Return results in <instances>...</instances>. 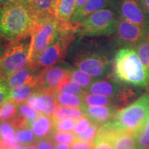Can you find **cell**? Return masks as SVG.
I'll use <instances>...</instances> for the list:
<instances>
[{
	"mask_svg": "<svg viewBox=\"0 0 149 149\" xmlns=\"http://www.w3.org/2000/svg\"><path fill=\"white\" fill-rule=\"evenodd\" d=\"M34 17L27 3L16 1L0 6V36L8 42L30 35Z\"/></svg>",
	"mask_w": 149,
	"mask_h": 149,
	"instance_id": "obj_1",
	"label": "cell"
},
{
	"mask_svg": "<svg viewBox=\"0 0 149 149\" xmlns=\"http://www.w3.org/2000/svg\"><path fill=\"white\" fill-rule=\"evenodd\" d=\"M113 70L115 77L122 82L139 87L146 86L149 84V72L134 48L123 47L117 52Z\"/></svg>",
	"mask_w": 149,
	"mask_h": 149,
	"instance_id": "obj_2",
	"label": "cell"
},
{
	"mask_svg": "<svg viewBox=\"0 0 149 149\" xmlns=\"http://www.w3.org/2000/svg\"><path fill=\"white\" fill-rule=\"evenodd\" d=\"M148 119L149 93H146L129 106L117 111L111 120L102 125L115 132L135 133Z\"/></svg>",
	"mask_w": 149,
	"mask_h": 149,
	"instance_id": "obj_3",
	"label": "cell"
},
{
	"mask_svg": "<svg viewBox=\"0 0 149 149\" xmlns=\"http://www.w3.org/2000/svg\"><path fill=\"white\" fill-rule=\"evenodd\" d=\"M72 61L77 69L95 79L107 75L112 64L109 55L105 51L95 49L81 43L74 48Z\"/></svg>",
	"mask_w": 149,
	"mask_h": 149,
	"instance_id": "obj_4",
	"label": "cell"
},
{
	"mask_svg": "<svg viewBox=\"0 0 149 149\" xmlns=\"http://www.w3.org/2000/svg\"><path fill=\"white\" fill-rule=\"evenodd\" d=\"M62 31L54 17L35 18L31 35L29 64L33 66L41 54L54 42Z\"/></svg>",
	"mask_w": 149,
	"mask_h": 149,
	"instance_id": "obj_5",
	"label": "cell"
},
{
	"mask_svg": "<svg viewBox=\"0 0 149 149\" xmlns=\"http://www.w3.org/2000/svg\"><path fill=\"white\" fill-rule=\"evenodd\" d=\"M119 17L112 9L93 13L74 26L77 34L88 37L109 36L116 33Z\"/></svg>",
	"mask_w": 149,
	"mask_h": 149,
	"instance_id": "obj_6",
	"label": "cell"
},
{
	"mask_svg": "<svg viewBox=\"0 0 149 149\" xmlns=\"http://www.w3.org/2000/svg\"><path fill=\"white\" fill-rule=\"evenodd\" d=\"M31 35L10 42L0 59V78L6 80L10 74L21 70L29 64Z\"/></svg>",
	"mask_w": 149,
	"mask_h": 149,
	"instance_id": "obj_7",
	"label": "cell"
},
{
	"mask_svg": "<svg viewBox=\"0 0 149 149\" xmlns=\"http://www.w3.org/2000/svg\"><path fill=\"white\" fill-rule=\"evenodd\" d=\"M76 34L73 29L61 31L54 42L41 54L33 67L43 70L63 61L68 48L75 39Z\"/></svg>",
	"mask_w": 149,
	"mask_h": 149,
	"instance_id": "obj_8",
	"label": "cell"
},
{
	"mask_svg": "<svg viewBox=\"0 0 149 149\" xmlns=\"http://www.w3.org/2000/svg\"><path fill=\"white\" fill-rule=\"evenodd\" d=\"M111 7L119 18L149 28V17L140 0H113Z\"/></svg>",
	"mask_w": 149,
	"mask_h": 149,
	"instance_id": "obj_9",
	"label": "cell"
},
{
	"mask_svg": "<svg viewBox=\"0 0 149 149\" xmlns=\"http://www.w3.org/2000/svg\"><path fill=\"white\" fill-rule=\"evenodd\" d=\"M72 68L68 64L61 61L44 69L39 77L37 90L53 95L56 88L70 75Z\"/></svg>",
	"mask_w": 149,
	"mask_h": 149,
	"instance_id": "obj_10",
	"label": "cell"
},
{
	"mask_svg": "<svg viewBox=\"0 0 149 149\" xmlns=\"http://www.w3.org/2000/svg\"><path fill=\"white\" fill-rule=\"evenodd\" d=\"M115 33L117 42L120 45L134 48L147 36L149 33V28L119 18Z\"/></svg>",
	"mask_w": 149,
	"mask_h": 149,
	"instance_id": "obj_11",
	"label": "cell"
},
{
	"mask_svg": "<svg viewBox=\"0 0 149 149\" xmlns=\"http://www.w3.org/2000/svg\"><path fill=\"white\" fill-rule=\"evenodd\" d=\"M74 10L75 0H57L54 2L53 15L59 24L61 31L74 30L71 24V19Z\"/></svg>",
	"mask_w": 149,
	"mask_h": 149,
	"instance_id": "obj_12",
	"label": "cell"
},
{
	"mask_svg": "<svg viewBox=\"0 0 149 149\" xmlns=\"http://www.w3.org/2000/svg\"><path fill=\"white\" fill-rule=\"evenodd\" d=\"M27 102L38 113L52 117L58 103L51 93L45 91H36L27 100Z\"/></svg>",
	"mask_w": 149,
	"mask_h": 149,
	"instance_id": "obj_13",
	"label": "cell"
},
{
	"mask_svg": "<svg viewBox=\"0 0 149 149\" xmlns=\"http://www.w3.org/2000/svg\"><path fill=\"white\" fill-rule=\"evenodd\" d=\"M42 71V70L28 64L21 70L10 74L6 79L5 81L10 89L28 84H38L39 77Z\"/></svg>",
	"mask_w": 149,
	"mask_h": 149,
	"instance_id": "obj_14",
	"label": "cell"
},
{
	"mask_svg": "<svg viewBox=\"0 0 149 149\" xmlns=\"http://www.w3.org/2000/svg\"><path fill=\"white\" fill-rule=\"evenodd\" d=\"M81 109L91 122L99 126L111 120L118 111L117 107L113 105L87 106L84 104Z\"/></svg>",
	"mask_w": 149,
	"mask_h": 149,
	"instance_id": "obj_15",
	"label": "cell"
},
{
	"mask_svg": "<svg viewBox=\"0 0 149 149\" xmlns=\"http://www.w3.org/2000/svg\"><path fill=\"white\" fill-rule=\"evenodd\" d=\"M113 0H88L81 10L74 13L71 19L72 26L81 22L93 13L111 6Z\"/></svg>",
	"mask_w": 149,
	"mask_h": 149,
	"instance_id": "obj_16",
	"label": "cell"
},
{
	"mask_svg": "<svg viewBox=\"0 0 149 149\" xmlns=\"http://www.w3.org/2000/svg\"><path fill=\"white\" fill-rule=\"evenodd\" d=\"M30 127L37 139L50 137L54 130V120L52 117L40 113Z\"/></svg>",
	"mask_w": 149,
	"mask_h": 149,
	"instance_id": "obj_17",
	"label": "cell"
},
{
	"mask_svg": "<svg viewBox=\"0 0 149 149\" xmlns=\"http://www.w3.org/2000/svg\"><path fill=\"white\" fill-rule=\"evenodd\" d=\"M54 0H28L27 6L34 18L53 17Z\"/></svg>",
	"mask_w": 149,
	"mask_h": 149,
	"instance_id": "obj_18",
	"label": "cell"
},
{
	"mask_svg": "<svg viewBox=\"0 0 149 149\" xmlns=\"http://www.w3.org/2000/svg\"><path fill=\"white\" fill-rule=\"evenodd\" d=\"M0 142L10 147L19 145L16 138V130L10 122H0Z\"/></svg>",
	"mask_w": 149,
	"mask_h": 149,
	"instance_id": "obj_19",
	"label": "cell"
},
{
	"mask_svg": "<svg viewBox=\"0 0 149 149\" xmlns=\"http://www.w3.org/2000/svg\"><path fill=\"white\" fill-rule=\"evenodd\" d=\"M115 149H137L134 133L130 132H117L113 137Z\"/></svg>",
	"mask_w": 149,
	"mask_h": 149,
	"instance_id": "obj_20",
	"label": "cell"
},
{
	"mask_svg": "<svg viewBox=\"0 0 149 149\" xmlns=\"http://www.w3.org/2000/svg\"><path fill=\"white\" fill-rule=\"evenodd\" d=\"M37 83L28 84L10 89V98L17 104L24 102L37 91Z\"/></svg>",
	"mask_w": 149,
	"mask_h": 149,
	"instance_id": "obj_21",
	"label": "cell"
},
{
	"mask_svg": "<svg viewBox=\"0 0 149 149\" xmlns=\"http://www.w3.org/2000/svg\"><path fill=\"white\" fill-rule=\"evenodd\" d=\"M82 98L84 104L87 106H115L117 104L116 99L114 97L91 93L86 91L82 95Z\"/></svg>",
	"mask_w": 149,
	"mask_h": 149,
	"instance_id": "obj_22",
	"label": "cell"
},
{
	"mask_svg": "<svg viewBox=\"0 0 149 149\" xmlns=\"http://www.w3.org/2000/svg\"><path fill=\"white\" fill-rule=\"evenodd\" d=\"M84 113L82 109L80 108L66 107V106L60 105L58 104L57 109L52 117L53 120H62V119L71 118L78 120L80 117H83Z\"/></svg>",
	"mask_w": 149,
	"mask_h": 149,
	"instance_id": "obj_23",
	"label": "cell"
},
{
	"mask_svg": "<svg viewBox=\"0 0 149 149\" xmlns=\"http://www.w3.org/2000/svg\"><path fill=\"white\" fill-rule=\"evenodd\" d=\"M57 100V103L60 105L66 106V107H71L80 108L81 109L84 105L82 96L78 95L72 94V93H56L54 95Z\"/></svg>",
	"mask_w": 149,
	"mask_h": 149,
	"instance_id": "obj_24",
	"label": "cell"
},
{
	"mask_svg": "<svg viewBox=\"0 0 149 149\" xmlns=\"http://www.w3.org/2000/svg\"><path fill=\"white\" fill-rule=\"evenodd\" d=\"M85 92L86 90L83 87L70 79V77L68 76L54 91L53 95L56 93H67L82 96Z\"/></svg>",
	"mask_w": 149,
	"mask_h": 149,
	"instance_id": "obj_25",
	"label": "cell"
},
{
	"mask_svg": "<svg viewBox=\"0 0 149 149\" xmlns=\"http://www.w3.org/2000/svg\"><path fill=\"white\" fill-rule=\"evenodd\" d=\"M18 104L9 98L0 105V122L11 120L17 113Z\"/></svg>",
	"mask_w": 149,
	"mask_h": 149,
	"instance_id": "obj_26",
	"label": "cell"
},
{
	"mask_svg": "<svg viewBox=\"0 0 149 149\" xmlns=\"http://www.w3.org/2000/svg\"><path fill=\"white\" fill-rule=\"evenodd\" d=\"M69 77L70 79L78 84L81 87H83L86 91L88 89V87L95 80V78L91 77L88 74L86 73L85 72L77 69V68H75V69L72 68L70 73Z\"/></svg>",
	"mask_w": 149,
	"mask_h": 149,
	"instance_id": "obj_27",
	"label": "cell"
},
{
	"mask_svg": "<svg viewBox=\"0 0 149 149\" xmlns=\"http://www.w3.org/2000/svg\"><path fill=\"white\" fill-rule=\"evenodd\" d=\"M134 48L137 52L141 63L149 72V33Z\"/></svg>",
	"mask_w": 149,
	"mask_h": 149,
	"instance_id": "obj_28",
	"label": "cell"
},
{
	"mask_svg": "<svg viewBox=\"0 0 149 149\" xmlns=\"http://www.w3.org/2000/svg\"><path fill=\"white\" fill-rule=\"evenodd\" d=\"M137 149L149 148V119L140 130L134 133Z\"/></svg>",
	"mask_w": 149,
	"mask_h": 149,
	"instance_id": "obj_29",
	"label": "cell"
},
{
	"mask_svg": "<svg viewBox=\"0 0 149 149\" xmlns=\"http://www.w3.org/2000/svg\"><path fill=\"white\" fill-rule=\"evenodd\" d=\"M15 130L16 138L20 145L26 146V145L34 144L37 138L33 133L32 129H31L29 126L17 128Z\"/></svg>",
	"mask_w": 149,
	"mask_h": 149,
	"instance_id": "obj_30",
	"label": "cell"
},
{
	"mask_svg": "<svg viewBox=\"0 0 149 149\" xmlns=\"http://www.w3.org/2000/svg\"><path fill=\"white\" fill-rule=\"evenodd\" d=\"M17 112L29 121L30 124L38 116V112L31 107L28 102H22L18 104ZM31 126V125H30Z\"/></svg>",
	"mask_w": 149,
	"mask_h": 149,
	"instance_id": "obj_31",
	"label": "cell"
},
{
	"mask_svg": "<svg viewBox=\"0 0 149 149\" xmlns=\"http://www.w3.org/2000/svg\"><path fill=\"white\" fill-rule=\"evenodd\" d=\"M55 144L64 143V144H72L76 139V135L73 133L70 132H61L53 130L50 136Z\"/></svg>",
	"mask_w": 149,
	"mask_h": 149,
	"instance_id": "obj_32",
	"label": "cell"
},
{
	"mask_svg": "<svg viewBox=\"0 0 149 149\" xmlns=\"http://www.w3.org/2000/svg\"><path fill=\"white\" fill-rule=\"evenodd\" d=\"M77 120L75 119L67 118L54 120V130L61 132L72 131Z\"/></svg>",
	"mask_w": 149,
	"mask_h": 149,
	"instance_id": "obj_33",
	"label": "cell"
},
{
	"mask_svg": "<svg viewBox=\"0 0 149 149\" xmlns=\"http://www.w3.org/2000/svg\"><path fill=\"white\" fill-rule=\"evenodd\" d=\"M98 124H95V123H91L90 126L86 129L82 133L79 134V135H76V138L82 139V140L88 141H93L94 140L95 137L97 132Z\"/></svg>",
	"mask_w": 149,
	"mask_h": 149,
	"instance_id": "obj_34",
	"label": "cell"
},
{
	"mask_svg": "<svg viewBox=\"0 0 149 149\" xmlns=\"http://www.w3.org/2000/svg\"><path fill=\"white\" fill-rule=\"evenodd\" d=\"M91 123H92V122L89 120L88 117H87L86 115H84L83 117H80L77 120L74 129L72 130V133L75 135H78L79 134L82 133L90 126Z\"/></svg>",
	"mask_w": 149,
	"mask_h": 149,
	"instance_id": "obj_35",
	"label": "cell"
},
{
	"mask_svg": "<svg viewBox=\"0 0 149 149\" xmlns=\"http://www.w3.org/2000/svg\"><path fill=\"white\" fill-rule=\"evenodd\" d=\"M34 145L37 149H55V143L50 137L37 139Z\"/></svg>",
	"mask_w": 149,
	"mask_h": 149,
	"instance_id": "obj_36",
	"label": "cell"
},
{
	"mask_svg": "<svg viewBox=\"0 0 149 149\" xmlns=\"http://www.w3.org/2000/svg\"><path fill=\"white\" fill-rule=\"evenodd\" d=\"M10 89L8 88L4 80L0 81V105L10 98Z\"/></svg>",
	"mask_w": 149,
	"mask_h": 149,
	"instance_id": "obj_37",
	"label": "cell"
},
{
	"mask_svg": "<svg viewBox=\"0 0 149 149\" xmlns=\"http://www.w3.org/2000/svg\"><path fill=\"white\" fill-rule=\"evenodd\" d=\"M71 149H93V141H88L76 138L71 144Z\"/></svg>",
	"mask_w": 149,
	"mask_h": 149,
	"instance_id": "obj_38",
	"label": "cell"
},
{
	"mask_svg": "<svg viewBox=\"0 0 149 149\" xmlns=\"http://www.w3.org/2000/svg\"><path fill=\"white\" fill-rule=\"evenodd\" d=\"M10 44V42L6 40L1 36H0V59L1 58L5 51H6L7 48Z\"/></svg>",
	"mask_w": 149,
	"mask_h": 149,
	"instance_id": "obj_39",
	"label": "cell"
},
{
	"mask_svg": "<svg viewBox=\"0 0 149 149\" xmlns=\"http://www.w3.org/2000/svg\"><path fill=\"white\" fill-rule=\"evenodd\" d=\"M88 1V0H75V10H74V13L81 10Z\"/></svg>",
	"mask_w": 149,
	"mask_h": 149,
	"instance_id": "obj_40",
	"label": "cell"
},
{
	"mask_svg": "<svg viewBox=\"0 0 149 149\" xmlns=\"http://www.w3.org/2000/svg\"><path fill=\"white\" fill-rule=\"evenodd\" d=\"M140 2L147 15L149 17V0H140Z\"/></svg>",
	"mask_w": 149,
	"mask_h": 149,
	"instance_id": "obj_41",
	"label": "cell"
},
{
	"mask_svg": "<svg viewBox=\"0 0 149 149\" xmlns=\"http://www.w3.org/2000/svg\"><path fill=\"white\" fill-rule=\"evenodd\" d=\"M55 149H71V146L68 144L57 143V144H55Z\"/></svg>",
	"mask_w": 149,
	"mask_h": 149,
	"instance_id": "obj_42",
	"label": "cell"
},
{
	"mask_svg": "<svg viewBox=\"0 0 149 149\" xmlns=\"http://www.w3.org/2000/svg\"><path fill=\"white\" fill-rule=\"evenodd\" d=\"M16 1V0H0V6L11 4V3H13Z\"/></svg>",
	"mask_w": 149,
	"mask_h": 149,
	"instance_id": "obj_43",
	"label": "cell"
},
{
	"mask_svg": "<svg viewBox=\"0 0 149 149\" xmlns=\"http://www.w3.org/2000/svg\"><path fill=\"white\" fill-rule=\"evenodd\" d=\"M22 149H37V148L34 144H29L23 146H22Z\"/></svg>",
	"mask_w": 149,
	"mask_h": 149,
	"instance_id": "obj_44",
	"label": "cell"
},
{
	"mask_svg": "<svg viewBox=\"0 0 149 149\" xmlns=\"http://www.w3.org/2000/svg\"><path fill=\"white\" fill-rule=\"evenodd\" d=\"M12 149H22V145H17V146H15V147H13Z\"/></svg>",
	"mask_w": 149,
	"mask_h": 149,
	"instance_id": "obj_45",
	"label": "cell"
},
{
	"mask_svg": "<svg viewBox=\"0 0 149 149\" xmlns=\"http://www.w3.org/2000/svg\"><path fill=\"white\" fill-rule=\"evenodd\" d=\"M17 1H19V2H23V3H27L28 0H16Z\"/></svg>",
	"mask_w": 149,
	"mask_h": 149,
	"instance_id": "obj_46",
	"label": "cell"
},
{
	"mask_svg": "<svg viewBox=\"0 0 149 149\" xmlns=\"http://www.w3.org/2000/svg\"><path fill=\"white\" fill-rule=\"evenodd\" d=\"M55 1H57V0H54V2H55Z\"/></svg>",
	"mask_w": 149,
	"mask_h": 149,
	"instance_id": "obj_47",
	"label": "cell"
},
{
	"mask_svg": "<svg viewBox=\"0 0 149 149\" xmlns=\"http://www.w3.org/2000/svg\"><path fill=\"white\" fill-rule=\"evenodd\" d=\"M0 81H2V80H1V78H0Z\"/></svg>",
	"mask_w": 149,
	"mask_h": 149,
	"instance_id": "obj_48",
	"label": "cell"
}]
</instances>
